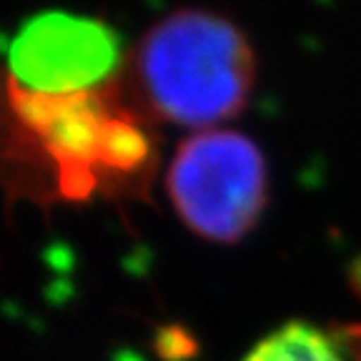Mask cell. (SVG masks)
<instances>
[{
	"label": "cell",
	"mask_w": 361,
	"mask_h": 361,
	"mask_svg": "<svg viewBox=\"0 0 361 361\" xmlns=\"http://www.w3.org/2000/svg\"><path fill=\"white\" fill-rule=\"evenodd\" d=\"M161 166L156 121L123 78L96 90L45 96L0 71V188L6 201H151Z\"/></svg>",
	"instance_id": "1"
},
{
	"label": "cell",
	"mask_w": 361,
	"mask_h": 361,
	"mask_svg": "<svg viewBox=\"0 0 361 361\" xmlns=\"http://www.w3.org/2000/svg\"><path fill=\"white\" fill-rule=\"evenodd\" d=\"M254 80L251 43L228 18L176 11L146 30L123 83L153 121L209 130L243 111Z\"/></svg>",
	"instance_id": "2"
},
{
	"label": "cell",
	"mask_w": 361,
	"mask_h": 361,
	"mask_svg": "<svg viewBox=\"0 0 361 361\" xmlns=\"http://www.w3.org/2000/svg\"><path fill=\"white\" fill-rule=\"evenodd\" d=\"M166 193L196 236L216 243L241 241L259 224L269 198L264 153L238 130H198L176 148Z\"/></svg>",
	"instance_id": "3"
},
{
	"label": "cell",
	"mask_w": 361,
	"mask_h": 361,
	"mask_svg": "<svg viewBox=\"0 0 361 361\" xmlns=\"http://www.w3.org/2000/svg\"><path fill=\"white\" fill-rule=\"evenodd\" d=\"M6 73L45 96L96 90L118 78V30L101 18L48 11L28 18L8 43Z\"/></svg>",
	"instance_id": "4"
},
{
	"label": "cell",
	"mask_w": 361,
	"mask_h": 361,
	"mask_svg": "<svg viewBox=\"0 0 361 361\" xmlns=\"http://www.w3.org/2000/svg\"><path fill=\"white\" fill-rule=\"evenodd\" d=\"M241 361H346L334 334L306 322H288L266 334Z\"/></svg>",
	"instance_id": "5"
},
{
	"label": "cell",
	"mask_w": 361,
	"mask_h": 361,
	"mask_svg": "<svg viewBox=\"0 0 361 361\" xmlns=\"http://www.w3.org/2000/svg\"><path fill=\"white\" fill-rule=\"evenodd\" d=\"M334 336L344 349L346 361H361V324H344L334 331Z\"/></svg>",
	"instance_id": "6"
}]
</instances>
